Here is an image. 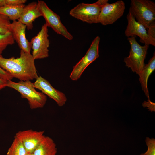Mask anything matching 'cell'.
Wrapping results in <instances>:
<instances>
[{
    "label": "cell",
    "mask_w": 155,
    "mask_h": 155,
    "mask_svg": "<svg viewBox=\"0 0 155 155\" xmlns=\"http://www.w3.org/2000/svg\"><path fill=\"white\" fill-rule=\"evenodd\" d=\"M24 4L16 6L5 5L0 7V14L7 17L13 21L18 20L24 7Z\"/></svg>",
    "instance_id": "e0dca14e"
},
{
    "label": "cell",
    "mask_w": 155,
    "mask_h": 155,
    "mask_svg": "<svg viewBox=\"0 0 155 155\" xmlns=\"http://www.w3.org/2000/svg\"><path fill=\"white\" fill-rule=\"evenodd\" d=\"M155 69V53L154 52L152 57L150 59L148 63L145 65L141 73L139 75L142 89L148 100L150 99L147 86L148 80L149 76Z\"/></svg>",
    "instance_id": "9a60e30c"
},
{
    "label": "cell",
    "mask_w": 155,
    "mask_h": 155,
    "mask_svg": "<svg viewBox=\"0 0 155 155\" xmlns=\"http://www.w3.org/2000/svg\"><path fill=\"white\" fill-rule=\"evenodd\" d=\"M37 3L39 10L44 18L47 27L51 28L57 34L68 40H72L73 38L72 35L62 23L60 17L51 10L44 1L38 0Z\"/></svg>",
    "instance_id": "8992f818"
},
{
    "label": "cell",
    "mask_w": 155,
    "mask_h": 155,
    "mask_svg": "<svg viewBox=\"0 0 155 155\" xmlns=\"http://www.w3.org/2000/svg\"><path fill=\"white\" fill-rule=\"evenodd\" d=\"M33 84L35 88L53 100L59 106H62L65 104L67 98L65 94L55 88L49 81L41 76L38 77Z\"/></svg>",
    "instance_id": "8fae6325"
},
{
    "label": "cell",
    "mask_w": 155,
    "mask_h": 155,
    "mask_svg": "<svg viewBox=\"0 0 155 155\" xmlns=\"http://www.w3.org/2000/svg\"><path fill=\"white\" fill-rule=\"evenodd\" d=\"M15 43V40L11 33L9 32L5 34L0 33V55L8 45Z\"/></svg>",
    "instance_id": "d6986e66"
},
{
    "label": "cell",
    "mask_w": 155,
    "mask_h": 155,
    "mask_svg": "<svg viewBox=\"0 0 155 155\" xmlns=\"http://www.w3.org/2000/svg\"><path fill=\"white\" fill-rule=\"evenodd\" d=\"M100 40L99 36L95 38L85 55L73 67L69 75L71 80H77L87 67L99 57Z\"/></svg>",
    "instance_id": "52a82bcc"
},
{
    "label": "cell",
    "mask_w": 155,
    "mask_h": 155,
    "mask_svg": "<svg viewBox=\"0 0 155 155\" xmlns=\"http://www.w3.org/2000/svg\"><path fill=\"white\" fill-rule=\"evenodd\" d=\"M148 35L154 41H155V23L151 24L147 29Z\"/></svg>",
    "instance_id": "603a6c76"
},
{
    "label": "cell",
    "mask_w": 155,
    "mask_h": 155,
    "mask_svg": "<svg viewBox=\"0 0 155 155\" xmlns=\"http://www.w3.org/2000/svg\"><path fill=\"white\" fill-rule=\"evenodd\" d=\"M26 26L18 21L11 23L10 32L13 38L18 43L19 48L24 52L30 53L31 45L26 37Z\"/></svg>",
    "instance_id": "4fadbf2b"
},
{
    "label": "cell",
    "mask_w": 155,
    "mask_h": 155,
    "mask_svg": "<svg viewBox=\"0 0 155 155\" xmlns=\"http://www.w3.org/2000/svg\"><path fill=\"white\" fill-rule=\"evenodd\" d=\"M129 9L146 29L155 23V3L150 0H131Z\"/></svg>",
    "instance_id": "277c9868"
},
{
    "label": "cell",
    "mask_w": 155,
    "mask_h": 155,
    "mask_svg": "<svg viewBox=\"0 0 155 155\" xmlns=\"http://www.w3.org/2000/svg\"><path fill=\"white\" fill-rule=\"evenodd\" d=\"M6 5V0H0V7Z\"/></svg>",
    "instance_id": "484cf974"
},
{
    "label": "cell",
    "mask_w": 155,
    "mask_h": 155,
    "mask_svg": "<svg viewBox=\"0 0 155 155\" xmlns=\"http://www.w3.org/2000/svg\"><path fill=\"white\" fill-rule=\"evenodd\" d=\"M26 0H6V5L16 6L24 4Z\"/></svg>",
    "instance_id": "7402d4cb"
},
{
    "label": "cell",
    "mask_w": 155,
    "mask_h": 155,
    "mask_svg": "<svg viewBox=\"0 0 155 155\" xmlns=\"http://www.w3.org/2000/svg\"><path fill=\"white\" fill-rule=\"evenodd\" d=\"M145 141L148 147V150L145 153H142L140 155H155V139L146 137Z\"/></svg>",
    "instance_id": "44dd1931"
},
{
    "label": "cell",
    "mask_w": 155,
    "mask_h": 155,
    "mask_svg": "<svg viewBox=\"0 0 155 155\" xmlns=\"http://www.w3.org/2000/svg\"><path fill=\"white\" fill-rule=\"evenodd\" d=\"M0 78L8 81L11 80L13 78L7 72L0 67Z\"/></svg>",
    "instance_id": "cb8c5ba5"
},
{
    "label": "cell",
    "mask_w": 155,
    "mask_h": 155,
    "mask_svg": "<svg viewBox=\"0 0 155 155\" xmlns=\"http://www.w3.org/2000/svg\"><path fill=\"white\" fill-rule=\"evenodd\" d=\"M11 23L7 17L0 14V33L5 34L10 32Z\"/></svg>",
    "instance_id": "ffe728a7"
},
{
    "label": "cell",
    "mask_w": 155,
    "mask_h": 155,
    "mask_svg": "<svg viewBox=\"0 0 155 155\" xmlns=\"http://www.w3.org/2000/svg\"><path fill=\"white\" fill-rule=\"evenodd\" d=\"M44 131L32 129L20 131L15 136L22 142L28 153H33L44 136Z\"/></svg>",
    "instance_id": "7c38bea8"
},
{
    "label": "cell",
    "mask_w": 155,
    "mask_h": 155,
    "mask_svg": "<svg viewBox=\"0 0 155 155\" xmlns=\"http://www.w3.org/2000/svg\"><path fill=\"white\" fill-rule=\"evenodd\" d=\"M7 86L16 90L20 93L22 98L26 99L32 109L43 108L46 103V95L37 91L33 83L30 80H20L16 82L9 80L7 81Z\"/></svg>",
    "instance_id": "7a4b0ae2"
},
{
    "label": "cell",
    "mask_w": 155,
    "mask_h": 155,
    "mask_svg": "<svg viewBox=\"0 0 155 155\" xmlns=\"http://www.w3.org/2000/svg\"><path fill=\"white\" fill-rule=\"evenodd\" d=\"M32 55L20 50V56L6 58L0 55V67L13 78L20 81L36 79L38 76Z\"/></svg>",
    "instance_id": "6da1fadb"
},
{
    "label": "cell",
    "mask_w": 155,
    "mask_h": 155,
    "mask_svg": "<svg viewBox=\"0 0 155 155\" xmlns=\"http://www.w3.org/2000/svg\"><path fill=\"white\" fill-rule=\"evenodd\" d=\"M125 8V3L122 0L111 3H107L101 9L99 23L103 25L113 24L123 16Z\"/></svg>",
    "instance_id": "9c48e42d"
},
{
    "label": "cell",
    "mask_w": 155,
    "mask_h": 155,
    "mask_svg": "<svg viewBox=\"0 0 155 155\" xmlns=\"http://www.w3.org/2000/svg\"><path fill=\"white\" fill-rule=\"evenodd\" d=\"M108 1L98 0L92 3H79L70 10L69 14L72 17L88 24L99 23L101 9Z\"/></svg>",
    "instance_id": "3957f363"
},
{
    "label": "cell",
    "mask_w": 155,
    "mask_h": 155,
    "mask_svg": "<svg viewBox=\"0 0 155 155\" xmlns=\"http://www.w3.org/2000/svg\"><path fill=\"white\" fill-rule=\"evenodd\" d=\"M40 16L42 15L38 3L34 1L24 6L18 21L25 25L28 30H32L33 27V22Z\"/></svg>",
    "instance_id": "5bb4252c"
},
{
    "label": "cell",
    "mask_w": 155,
    "mask_h": 155,
    "mask_svg": "<svg viewBox=\"0 0 155 155\" xmlns=\"http://www.w3.org/2000/svg\"><path fill=\"white\" fill-rule=\"evenodd\" d=\"M7 81L0 78V90L7 86Z\"/></svg>",
    "instance_id": "d4e9b609"
},
{
    "label": "cell",
    "mask_w": 155,
    "mask_h": 155,
    "mask_svg": "<svg viewBox=\"0 0 155 155\" xmlns=\"http://www.w3.org/2000/svg\"><path fill=\"white\" fill-rule=\"evenodd\" d=\"M57 152L54 141L50 137L45 136L33 154L34 155H56Z\"/></svg>",
    "instance_id": "2e32d148"
},
{
    "label": "cell",
    "mask_w": 155,
    "mask_h": 155,
    "mask_svg": "<svg viewBox=\"0 0 155 155\" xmlns=\"http://www.w3.org/2000/svg\"><path fill=\"white\" fill-rule=\"evenodd\" d=\"M48 27L45 23L37 35L31 39L30 42L32 49V55L34 60L49 57L48 48L50 45Z\"/></svg>",
    "instance_id": "ba28073f"
},
{
    "label": "cell",
    "mask_w": 155,
    "mask_h": 155,
    "mask_svg": "<svg viewBox=\"0 0 155 155\" xmlns=\"http://www.w3.org/2000/svg\"><path fill=\"white\" fill-rule=\"evenodd\" d=\"M135 37L133 36L127 38L130 49L129 56L124 58V62L126 66L139 75L145 65L144 61L149 45H141L137 41Z\"/></svg>",
    "instance_id": "5b68a950"
},
{
    "label": "cell",
    "mask_w": 155,
    "mask_h": 155,
    "mask_svg": "<svg viewBox=\"0 0 155 155\" xmlns=\"http://www.w3.org/2000/svg\"><path fill=\"white\" fill-rule=\"evenodd\" d=\"M28 153L21 141L15 136L6 155H27Z\"/></svg>",
    "instance_id": "ac0fdd59"
},
{
    "label": "cell",
    "mask_w": 155,
    "mask_h": 155,
    "mask_svg": "<svg viewBox=\"0 0 155 155\" xmlns=\"http://www.w3.org/2000/svg\"><path fill=\"white\" fill-rule=\"evenodd\" d=\"M126 17L128 24L124 32L125 36L128 38L138 36L144 44L155 46V41L148 35L145 27L135 20L130 9Z\"/></svg>",
    "instance_id": "30bf717a"
},
{
    "label": "cell",
    "mask_w": 155,
    "mask_h": 155,
    "mask_svg": "<svg viewBox=\"0 0 155 155\" xmlns=\"http://www.w3.org/2000/svg\"><path fill=\"white\" fill-rule=\"evenodd\" d=\"M27 155H34L33 153H28Z\"/></svg>",
    "instance_id": "4316f807"
}]
</instances>
